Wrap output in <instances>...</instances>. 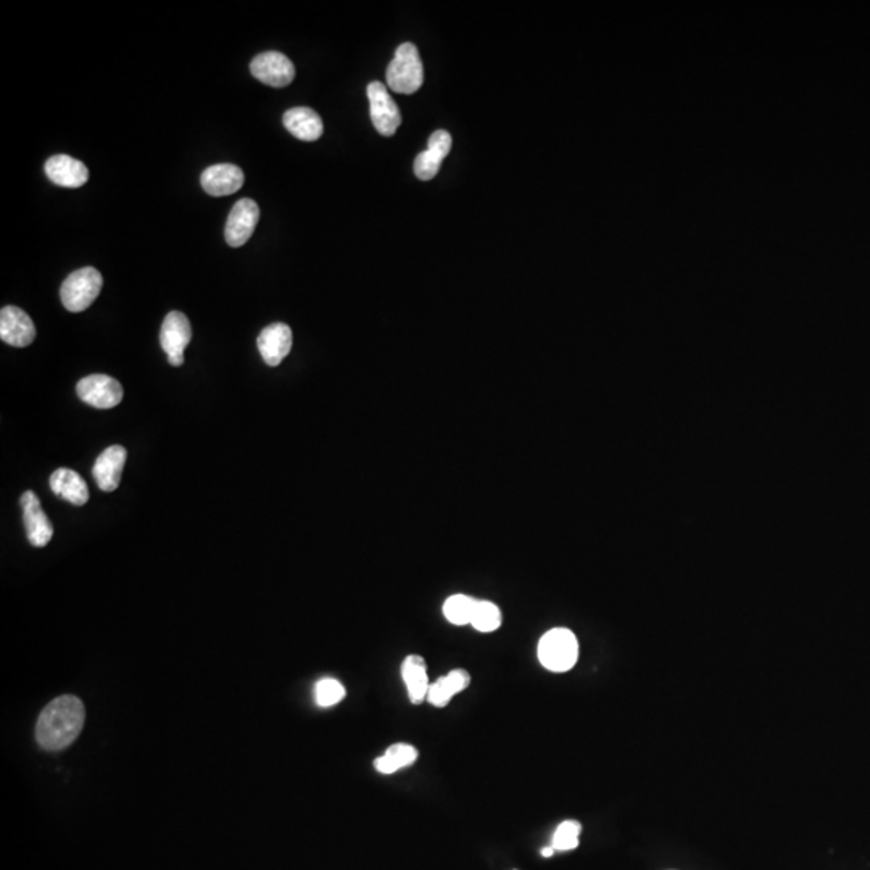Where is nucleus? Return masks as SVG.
I'll list each match as a JSON object with an SVG mask.
<instances>
[{
	"instance_id": "1",
	"label": "nucleus",
	"mask_w": 870,
	"mask_h": 870,
	"mask_svg": "<svg viewBox=\"0 0 870 870\" xmlns=\"http://www.w3.org/2000/svg\"><path fill=\"white\" fill-rule=\"evenodd\" d=\"M86 711L79 698L63 695L44 708L36 724V740L44 750L58 751L75 742L84 727Z\"/></svg>"
},
{
	"instance_id": "2",
	"label": "nucleus",
	"mask_w": 870,
	"mask_h": 870,
	"mask_svg": "<svg viewBox=\"0 0 870 870\" xmlns=\"http://www.w3.org/2000/svg\"><path fill=\"white\" fill-rule=\"evenodd\" d=\"M537 656L540 664L547 671L556 674L571 671L579 659V642L576 635L564 627L548 630L547 634L540 638Z\"/></svg>"
},
{
	"instance_id": "3",
	"label": "nucleus",
	"mask_w": 870,
	"mask_h": 870,
	"mask_svg": "<svg viewBox=\"0 0 870 870\" xmlns=\"http://www.w3.org/2000/svg\"><path fill=\"white\" fill-rule=\"evenodd\" d=\"M424 83V68L415 44L398 47L387 68V86L397 94H415Z\"/></svg>"
},
{
	"instance_id": "4",
	"label": "nucleus",
	"mask_w": 870,
	"mask_h": 870,
	"mask_svg": "<svg viewBox=\"0 0 870 870\" xmlns=\"http://www.w3.org/2000/svg\"><path fill=\"white\" fill-rule=\"evenodd\" d=\"M102 286H104V278L92 266H86V268L71 273L60 289L63 307L71 313H81V311L87 310L92 303L96 302Z\"/></svg>"
},
{
	"instance_id": "5",
	"label": "nucleus",
	"mask_w": 870,
	"mask_h": 870,
	"mask_svg": "<svg viewBox=\"0 0 870 870\" xmlns=\"http://www.w3.org/2000/svg\"><path fill=\"white\" fill-rule=\"evenodd\" d=\"M366 92L371 107V120L377 133L386 137L394 136L402 125V113L398 110L394 99L390 97L387 87L379 81H373L368 84Z\"/></svg>"
},
{
	"instance_id": "6",
	"label": "nucleus",
	"mask_w": 870,
	"mask_h": 870,
	"mask_svg": "<svg viewBox=\"0 0 870 870\" xmlns=\"http://www.w3.org/2000/svg\"><path fill=\"white\" fill-rule=\"evenodd\" d=\"M78 397L97 410H110L123 400V387L120 382L105 374H91L84 377L76 386Z\"/></svg>"
},
{
	"instance_id": "7",
	"label": "nucleus",
	"mask_w": 870,
	"mask_h": 870,
	"mask_svg": "<svg viewBox=\"0 0 870 870\" xmlns=\"http://www.w3.org/2000/svg\"><path fill=\"white\" fill-rule=\"evenodd\" d=\"M192 339L191 321L181 311H171L166 315L160 331V344L168 355L171 366L184 363V350Z\"/></svg>"
},
{
	"instance_id": "8",
	"label": "nucleus",
	"mask_w": 870,
	"mask_h": 870,
	"mask_svg": "<svg viewBox=\"0 0 870 870\" xmlns=\"http://www.w3.org/2000/svg\"><path fill=\"white\" fill-rule=\"evenodd\" d=\"M250 71L258 81L271 87L289 86L295 78L294 63L286 55L274 50L253 58Z\"/></svg>"
},
{
	"instance_id": "9",
	"label": "nucleus",
	"mask_w": 870,
	"mask_h": 870,
	"mask_svg": "<svg viewBox=\"0 0 870 870\" xmlns=\"http://www.w3.org/2000/svg\"><path fill=\"white\" fill-rule=\"evenodd\" d=\"M260 221V207L252 199H241L232 207L229 213L224 237L231 247H242L247 244L253 231Z\"/></svg>"
},
{
	"instance_id": "10",
	"label": "nucleus",
	"mask_w": 870,
	"mask_h": 870,
	"mask_svg": "<svg viewBox=\"0 0 870 870\" xmlns=\"http://www.w3.org/2000/svg\"><path fill=\"white\" fill-rule=\"evenodd\" d=\"M20 503L29 543L36 548L46 547L54 537V526L47 518L46 511L42 510L38 495L28 490L21 495Z\"/></svg>"
},
{
	"instance_id": "11",
	"label": "nucleus",
	"mask_w": 870,
	"mask_h": 870,
	"mask_svg": "<svg viewBox=\"0 0 870 870\" xmlns=\"http://www.w3.org/2000/svg\"><path fill=\"white\" fill-rule=\"evenodd\" d=\"M0 339L12 347H28L36 339L33 319L18 307L2 308L0 311Z\"/></svg>"
},
{
	"instance_id": "12",
	"label": "nucleus",
	"mask_w": 870,
	"mask_h": 870,
	"mask_svg": "<svg viewBox=\"0 0 870 870\" xmlns=\"http://www.w3.org/2000/svg\"><path fill=\"white\" fill-rule=\"evenodd\" d=\"M292 329L284 323L266 326L257 339L260 355L268 366L281 365L292 350Z\"/></svg>"
},
{
	"instance_id": "13",
	"label": "nucleus",
	"mask_w": 870,
	"mask_h": 870,
	"mask_svg": "<svg viewBox=\"0 0 870 870\" xmlns=\"http://www.w3.org/2000/svg\"><path fill=\"white\" fill-rule=\"evenodd\" d=\"M244 181V171L231 163L208 166L200 178L203 191L213 197L236 194L244 186Z\"/></svg>"
},
{
	"instance_id": "14",
	"label": "nucleus",
	"mask_w": 870,
	"mask_h": 870,
	"mask_svg": "<svg viewBox=\"0 0 870 870\" xmlns=\"http://www.w3.org/2000/svg\"><path fill=\"white\" fill-rule=\"evenodd\" d=\"M452 144V136L444 129L432 134L427 150L421 152L415 160V174L421 181H431L437 176L444 158L452 150Z\"/></svg>"
},
{
	"instance_id": "15",
	"label": "nucleus",
	"mask_w": 870,
	"mask_h": 870,
	"mask_svg": "<svg viewBox=\"0 0 870 870\" xmlns=\"http://www.w3.org/2000/svg\"><path fill=\"white\" fill-rule=\"evenodd\" d=\"M126 456L128 453L121 445H112L100 453L94 468H92V474H94V479H96L100 490L113 492V490L118 489L121 474L125 469Z\"/></svg>"
},
{
	"instance_id": "16",
	"label": "nucleus",
	"mask_w": 870,
	"mask_h": 870,
	"mask_svg": "<svg viewBox=\"0 0 870 870\" xmlns=\"http://www.w3.org/2000/svg\"><path fill=\"white\" fill-rule=\"evenodd\" d=\"M47 178L52 183L68 189L83 187L89 179V170L83 162H79L70 155H54L50 157L44 166Z\"/></svg>"
},
{
	"instance_id": "17",
	"label": "nucleus",
	"mask_w": 870,
	"mask_h": 870,
	"mask_svg": "<svg viewBox=\"0 0 870 870\" xmlns=\"http://www.w3.org/2000/svg\"><path fill=\"white\" fill-rule=\"evenodd\" d=\"M469 685H471V674L463 667H456L448 672L447 676L439 677L435 682H431L426 701L434 708H447L450 701L458 693L464 692Z\"/></svg>"
},
{
	"instance_id": "18",
	"label": "nucleus",
	"mask_w": 870,
	"mask_h": 870,
	"mask_svg": "<svg viewBox=\"0 0 870 870\" xmlns=\"http://www.w3.org/2000/svg\"><path fill=\"white\" fill-rule=\"evenodd\" d=\"M282 123L286 126L287 131L300 141H318L324 133L321 116L308 107L290 108L282 116Z\"/></svg>"
},
{
	"instance_id": "19",
	"label": "nucleus",
	"mask_w": 870,
	"mask_h": 870,
	"mask_svg": "<svg viewBox=\"0 0 870 870\" xmlns=\"http://www.w3.org/2000/svg\"><path fill=\"white\" fill-rule=\"evenodd\" d=\"M402 680L405 684L408 698L413 705H421L426 701L427 692L431 687V680L427 674L426 659L421 655H410L403 659Z\"/></svg>"
},
{
	"instance_id": "20",
	"label": "nucleus",
	"mask_w": 870,
	"mask_h": 870,
	"mask_svg": "<svg viewBox=\"0 0 870 870\" xmlns=\"http://www.w3.org/2000/svg\"><path fill=\"white\" fill-rule=\"evenodd\" d=\"M50 489L57 497L71 505L83 506L89 502V489L83 477L73 469L60 468L50 476Z\"/></svg>"
},
{
	"instance_id": "21",
	"label": "nucleus",
	"mask_w": 870,
	"mask_h": 870,
	"mask_svg": "<svg viewBox=\"0 0 870 870\" xmlns=\"http://www.w3.org/2000/svg\"><path fill=\"white\" fill-rule=\"evenodd\" d=\"M419 751L411 743L398 742L390 745L386 753L374 759V767L379 774L392 775L418 761Z\"/></svg>"
},
{
	"instance_id": "22",
	"label": "nucleus",
	"mask_w": 870,
	"mask_h": 870,
	"mask_svg": "<svg viewBox=\"0 0 870 870\" xmlns=\"http://www.w3.org/2000/svg\"><path fill=\"white\" fill-rule=\"evenodd\" d=\"M477 601L479 600L468 597V595H453L444 603V616L448 622H452L455 626L471 624Z\"/></svg>"
},
{
	"instance_id": "23",
	"label": "nucleus",
	"mask_w": 870,
	"mask_h": 870,
	"mask_svg": "<svg viewBox=\"0 0 870 870\" xmlns=\"http://www.w3.org/2000/svg\"><path fill=\"white\" fill-rule=\"evenodd\" d=\"M503 616L502 611L495 603L487 600L477 601L476 611H474L473 621L471 626L482 632V634H490L502 627Z\"/></svg>"
},
{
	"instance_id": "24",
	"label": "nucleus",
	"mask_w": 870,
	"mask_h": 870,
	"mask_svg": "<svg viewBox=\"0 0 870 870\" xmlns=\"http://www.w3.org/2000/svg\"><path fill=\"white\" fill-rule=\"evenodd\" d=\"M345 687L340 684L339 680L326 679L319 680L315 687L316 705L321 708H331V706L339 705L340 701L345 698Z\"/></svg>"
},
{
	"instance_id": "25",
	"label": "nucleus",
	"mask_w": 870,
	"mask_h": 870,
	"mask_svg": "<svg viewBox=\"0 0 870 870\" xmlns=\"http://www.w3.org/2000/svg\"><path fill=\"white\" fill-rule=\"evenodd\" d=\"M580 832H582V825H580V822H561V824L558 825V829L555 830L551 846L555 848V851L576 850L577 846H579Z\"/></svg>"
},
{
	"instance_id": "26",
	"label": "nucleus",
	"mask_w": 870,
	"mask_h": 870,
	"mask_svg": "<svg viewBox=\"0 0 870 870\" xmlns=\"http://www.w3.org/2000/svg\"><path fill=\"white\" fill-rule=\"evenodd\" d=\"M555 854V848L553 846H547V848H543L542 856L543 858H551Z\"/></svg>"
}]
</instances>
